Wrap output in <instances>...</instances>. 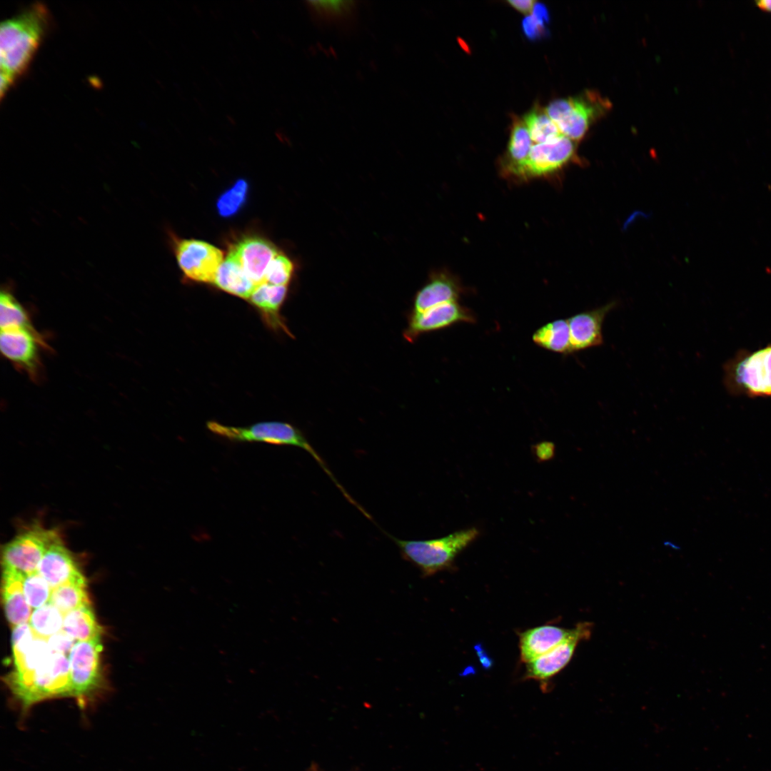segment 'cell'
<instances>
[{"label":"cell","mask_w":771,"mask_h":771,"mask_svg":"<svg viewBox=\"0 0 771 771\" xmlns=\"http://www.w3.org/2000/svg\"><path fill=\"white\" fill-rule=\"evenodd\" d=\"M47 7L34 3L0 26L1 97L28 69L50 23Z\"/></svg>","instance_id":"cell-1"},{"label":"cell","mask_w":771,"mask_h":771,"mask_svg":"<svg viewBox=\"0 0 771 771\" xmlns=\"http://www.w3.org/2000/svg\"><path fill=\"white\" fill-rule=\"evenodd\" d=\"M479 535L480 530L471 527L430 540H402L388 535L398 547L402 557L426 576L450 568L457 555Z\"/></svg>","instance_id":"cell-2"},{"label":"cell","mask_w":771,"mask_h":771,"mask_svg":"<svg viewBox=\"0 0 771 771\" xmlns=\"http://www.w3.org/2000/svg\"><path fill=\"white\" fill-rule=\"evenodd\" d=\"M206 425L212 433L231 441L262 442L278 445L294 446L304 450L315 459L344 497L348 500H351L352 497L338 481L303 433L290 423L271 421L258 423L247 427H236L216 421H209Z\"/></svg>","instance_id":"cell-3"},{"label":"cell","mask_w":771,"mask_h":771,"mask_svg":"<svg viewBox=\"0 0 771 771\" xmlns=\"http://www.w3.org/2000/svg\"><path fill=\"white\" fill-rule=\"evenodd\" d=\"M724 373L732 394L771 397V343L752 352L740 351L725 364Z\"/></svg>","instance_id":"cell-4"},{"label":"cell","mask_w":771,"mask_h":771,"mask_svg":"<svg viewBox=\"0 0 771 771\" xmlns=\"http://www.w3.org/2000/svg\"><path fill=\"white\" fill-rule=\"evenodd\" d=\"M611 108L608 99L594 91L576 97L555 99L545 109L560 133L573 141L581 140L590 126Z\"/></svg>","instance_id":"cell-5"},{"label":"cell","mask_w":771,"mask_h":771,"mask_svg":"<svg viewBox=\"0 0 771 771\" xmlns=\"http://www.w3.org/2000/svg\"><path fill=\"white\" fill-rule=\"evenodd\" d=\"M59 538L56 531L34 525L6 543L2 550V568L27 575L37 570L48 548Z\"/></svg>","instance_id":"cell-6"},{"label":"cell","mask_w":771,"mask_h":771,"mask_svg":"<svg viewBox=\"0 0 771 771\" xmlns=\"http://www.w3.org/2000/svg\"><path fill=\"white\" fill-rule=\"evenodd\" d=\"M101 637L77 641L69 655L71 696L86 697L100 685L101 681Z\"/></svg>","instance_id":"cell-7"},{"label":"cell","mask_w":771,"mask_h":771,"mask_svg":"<svg viewBox=\"0 0 771 771\" xmlns=\"http://www.w3.org/2000/svg\"><path fill=\"white\" fill-rule=\"evenodd\" d=\"M57 696H71L69 662L68 655L53 652L34 672L31 684L19 699L29 706Z\"/></svg>","instance_id":"cell-8"},{"label":"cell","mask_w":771,"mask_h":771,"mask_svg":"<svg viewBox=\"0 0 771 771\" xmlns=\"http://www.w3.org/2000/svg\"><path fill=\"white\" fill-rule=\"evenodd\" d=\"M575 143L562 135L553 141L533 145L525 161L511 178L525 181L559 171L574 157Z\"/></svg>","instance_id":"cell-9"},{"label":"cell","mask_w":771,"mask_h":771,"mask_svg":"<svg viewBox=\"0 0 771 771\" xmlns=\"http://www.w3.org/2000/svg\"><path fill=\"white\" fill-rule=\"evenodd\" d=\"M0 348L6 359L26 371L34 380L39 378L40 373V348H49L36 329L1 331Z\"/></svg>","instance_id":"cell-10"},{"label":"cell","mask_w":771,"mask_h":771,"mask_svg":"<svg viewBox=\"0 0 771 771\" xmlns=\"http://www.w3.org/2000/svg\"><path fill=\"white\" fill-rule=\"evenodd\" d=\"M178 264L183 273L193 281L213 283L223 261L222 251L201 240L184 239L176 246Z\"/></svg>","instance_id":"cell-11"},{"label":"cell","mask_w":771,"mask_h":771,"mask_svg":"<svg viewBox=\"0 0 771 771\" xmlns=\"http://www.w3.org/2000/svg\"><path fill=\"white\" fill-rule=\"evenodd\" d=\"M476 317L469 308L458 301H450L432 307L421 313L409 315L404 338L414 342L420 335L449 327L458 323L475 322Z\"/></svg>","instance_id":"cell-12"},{"label":"cell","mask_w":771,"mask_h":771,"mask_svg":"<svg viewBox=\"0 0 771 771\" xmlns=\"http://www.w3.org/2000/svg\"><path fill=\"white\" fill-rule=\"evenodd\" d=\"M588 623L578 624L573 634L548 652L527 663L526 678L545 680L563 669L571 660L578 642L590 635Z\"/></svg>","instance_id":"cell-13"},{"label":"cell","mask_w":771,"mask_h":771,"mask_svg":"<svg viewBox=\"0 0 771 771\" xmlns=\"http://www.w3.org/2000/svg\"><path fill=\"white\" fill-rule=\"evenodd\" d=\"M615 306V302H611L575 314L567 319L570 331V353L603 343V323L608 313Z\"/></svg>","instance_id":"cell-14"},{"label":"cell","mask_w":771,"mask_h":771,"mask_svg":"<svg viewBox=\"0 0 771 771\" xmlns=\"http://www.w3.org/2000/svg\"><path fill=\"white\" fill-rule=\"evenodd\" d=\"M231 249L256 286L265 283L266 269L279 253L272 243L259 236L245 237Z\"/></svg>","instance_id":"cell-15"},{"label":"cell","mask_w":771,"mask_h":771,"mask_svg":"<svg viewBox=\"0 0 771 771\" xmlns=\"http://www.w3.org/2000/svg\"><path fill=\"white\" fill-rule=\"evenodd\" d=\"M53 588L84 576L59 538L46 550L36 570Z\"/></svg>","instance_id":"cell-16"},{"label":"cell","mask_w":771,"mask_h":771,"mask_svg":"<svg viewBox=\"0 0 771 771\" xmlns=\"http://www.w3.org/2000/svg\"><path fill=\"white\" fill-rule=\"evenodd\" d=\"M574 629L551 625L528 630L520 635V654L523 662L528 663L548 652L570 637Z\"/></svg>","instance_id":"cell-17"},{"label":"cell","mask_w":771,"mask_h":771,"mask_svg":"<svg viewBox=\"0 0 771 771\" xmlns=\"http://www.w3.org/2000/svg\"><path fill=\"white\" fill-rule=\"evenodd\" d=\"M25 575L3 568L1 599L8 622L12 627L29 623L31 608L28 604L23 590Z\"/></svg>","instance_id":"cell-18"},{"label":"cell","mask_w":771,"mask_h":771,"mask_svg":"<svg viewBox=\"0 0 771 771\" xmlns=\"http://www.w3.org/2000/svg\"><path fill=\"white\" fill-rule=\"evenodd\" d=\"M462 291L459 281L450 274H435L417 293L411 313H421L442 303L458 301Z\"/></svg>","instance_id":"cell-19"},{"label":"cell","mask_w":771,"mask_h":771,"mask_svg":"<svg viewBox=\"0 0 771 771\" xmlns=\"http://www.w3.org/2000/svg\"><path fill=\"white\" fill-rule=\"evenodd\" d=\"M213 283L226 292L245 298H249L256 286L231 248L218 269Z\"/></svg>","instance_id":"cell-20"},{"label":"cell","mask_w":771,"mask_h":771,"mask_svg":"<svg viewBox=\"0 0 771 771\" xmlns=\"http://www.w3.org/2000/svg\"><path fill=\"white\" fill-rule=\"evenodd\" d=\"M287 293V286H275L268 283L257 285L249 297L251 302L267 316L271 323L288 333L279 316V309Z\"/></svg>","instance_id":"cell-21"},{"label":"cell","mask_w":771,"mask_h":771,"mask_svg":"<svg viewBox=\"0 0 771 771\" xmlns=\"http://www.w3.org/2000/svg\"><path fill=\"white\" fill-rule=\"evenodd\" d=\"M63 630L76 642L101 637L102 628L96 621L91 604L64 615Z\"/></svg>","instance_id":"cell-22"},{"label":"cell","mask_w":771,"mask_h":771,"mask_svg":"<svg viewBox=\"0 0 771 771\" xmlns=\"http://www.w3.org/2000/svg\"><path fill=\"white\" fill-rule=\"evenodd\" d=\"M532 140L528 129L521 121L515 122L508 142V151L502 162V171L510 178L515 170L525 161L532 148Z\"/></svg>","instance_id":"cell-23"},{"label":"cell","mask_w":771,"mask_h":771,"mask_svg":"<svg viewBox=\"0 0 771 771\" xmlns=\"http://www.w3.org/2000/svg\"><path fill=\"white\" fill-rule=\"evenodd\" d=\"M307 6L314 19L326 24H343L353 18L357 10L355 1H308Z\"/></svg>","instance_id":"cell-24"},{"label":"cell","mask_w":771,"mask_h":771,"mask_svg":"<svg viewBox=\"0 0 771 771\" xmlns=\"http://www.w3.org/2000/svg\"><path fill=\"white\" fill-rule=\"evenodd\" d=\"M533 341L543 348L563 354L570 353V331L567 319H558L538 328Z\"/></svg>","instance_id":"cell-25"},{"label":"cell","mask_w":771,"mask_h":771,"mask_svg":"<svg viewBox=\"0 0 771 771\" xmlns=\"http://www.w3.org/2000/svg\"><path fill=\"white\" fill-rule=\"evenodd\" d=\"M50 602L64 615L91 604L85 578L70 581L52 589Z\"/></svg>","instance_id":"cell-26"},{"label":"cell","mask_w":771,"mask_h":771,"mask_svg":"<svg viewBox=\"0 0 771 771\" xmlns=\"http://www.w3.org/2000/svg\"><path fill=\"white\" fill-rule=\"evenodd\" d=\"M64 615L51 602L34 609L29 623L34 634L48 639L63 630Z\"/></svg>","instance_id":"cell-27"},{"label":"cell","mask_w":771,"mask_h":771,"mask_svg":"<svg viewBox=\"0 0 771 771\" xmlns=\"http://www.w3.org/2000/svg\"><path fill=\"white\" fill-rule=\"evenodd\" d=\"M0 326L1 331L35 329L26 311L11 293L6 291L0 295Z\"/></svg>","instance_id":"cell-28"},{"label":"cell","mask_w":771,"mask_h":771,"mask_svg":"<svg viewBox=\"0 0 771 771\" xmlns=\"http://www.w3.org/2000/svg\"><path fill=\"white\" fill-rule=\"evenodd\" d=\"M523 122L535 144L553 141L563 135L545 111L540 109H534L527 114Z\"/></svg>","instance_id":"cell-29"},{"label":"cell","mask_w":771,"mask_h":771,"mask_svg":"<svg viewBox=\"0 0 771 771\" xmlns=\"http://www.w3.org/2000/svg\"><path fill=\"white\" fill-rule=\"evenodd\" d=\"M23 590L31 608H39L50 602L52 588L37 571L24 575Z\"/></svg>","instance_id":"cell-30"},{"label":"cell","mask_w":771,"mask_h":771,"mask_svg":"<svg viewBox=\"0 0 771 771\" xmlns=\"http://www.w3.org/2000/svg\"><path fill=\"white\" fill-rule=\"evenodd\" d=\"M247 191V182L243 179L238 180L218 198V213L223 217H231L236 214L246 201Z\"/></svg>","instance_id":"cell-31"},{"label":"cell","mask_w":771,"mask_h":771,"mask_svg":"<svg viewBox=\"0 0 771 771\" xmlns=\"http://www.w3.org/2000/svg\"><path fill=\"white\" fill-rule=\"evenodd\" d=\"M293 271V264L283 253L278 254L268 265L265 273V283L275 286H287Z\"/></svg>","instance_id":"cell-32"},{"label":"cell","mask_w":771,"mask_h":771,"mask_svg":"<svg viewBox=\"0 0 771 771\" xmlns=\"http://www.w3.org/2000/svg\"><path fill=\"white\" fill-rule=\"evenodd\" d=\"M47 642L53 652L69 656L76 641L62 630L49 638Z\"/></svg>","instance_id":"cell-33"},{"label":"cell","mask_w":771,"mask_h":771,"mask_svg":"<svg viewBox=\"0 0 771 771\" xmlns=\"http://www.w3.org/2000/svg\"><path fill=\"white\" fill-rule=\"evenodd\" d=\"M533 453L538 462H545L553 459L555 455V445L550 441H543L532 447Z\"/></svg>","instance_id":"cell-34"},{"label":"cell","mask_w":771,"mask_h":771,"mask_svg":"<svg viewBox=\"0 0 771 771\" xmlns=\"http://www.w3.org/2000/svg\"><path fill=\"white\" fill-rule=\"evenodd\" d=\"M522 28L528 39H535L543 34L544 26L540 25L533 16H528L523 20Z\"/></svg>","instance_id":"cell-35"},{"label":"cell","mask_w":771,"mask_h":771,"mask_svg":"<svg viewBox=\"0 0 771 771\" xmlns=\"http://www.w3.org/2000/svg\"><path fill=\"white\" fill-rule=\"evenodd\" d=\"M532 16L540 25L543 26L544 24L547 23L549 19V15L547 8L540 3H535L532 10Z\"/></svg>","instance_id":"cell-36"},{"label":"cell","mask_w":771,"mask_h":771,"mask_svg":"<svg viewBox=\"0 0 771 771\" xmlns=\"http://www.w3.org/2000/svg\"><path fill=\"white\" fill-rule=\"evenodd\" d=\"M508 3L520 12L528 14L532 12L535 3L533 0H510Z\"/></svg>","instance_id":"cell-37"},{"label":"cell","mask_w":771,"mask_h":771,"mask_svg":"<svg viewBox=\"0 0 771 771\" xmlns=\"http://www.w3.org/2000/svg\"><path fill=\"white\" fill-rule=\"evenodd\" d=\"M755 4L760 9L771 12V0L756 1Z\"/></svg>","instance_id":"cell-38"}]
</instances>
